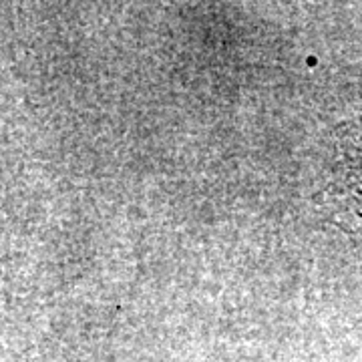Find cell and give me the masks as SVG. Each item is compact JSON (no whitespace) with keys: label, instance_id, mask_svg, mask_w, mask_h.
Segmentation results:
<instances>
[{"label":"cell","instance_id":"obj_1","mask_svg":"<svg viewBox=\"0 0 362 362\" xmlns=\"http://www.w3.org/2000/svg\"><path fill=\"white\" fill-rule=\"evenodd\" d=\"M324 199L338 226L362 247V119L340 129Z\"/></svg>","mask_w":362,"mask_h":362}]
</instances>
